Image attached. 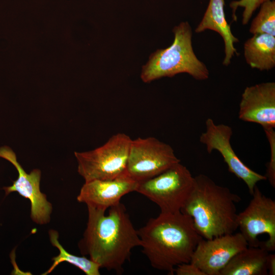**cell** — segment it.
I'll return each instance as SVG.
<instances>
[{
  "instance_id": "6da1fadb",
  "label": "cell",
  "mask_w": 275,
  "mask_h": 275,
  "mask_svg": "<svg viewBox=\"0 0 275 275\" xmlns=\"http://www.w3.org/2000/svg\"><path fill=\"white\" fill-rule=\"evenodd\" d=\"M86 229L78 247L82 255L100 268L117 273L130 257L132 249L141 246V240L125 206L121 202L106 210L87 206Z\"/></svg>"
},
{
  "instance_id": "7a4b0ae2",
  "label": "cell",
  "mask_w": 275,
  "mask_h": 275,
  "mask_svg": "<svg viewBox=\"0 0 275 275\" xmlns=\"http://www.w3.org/2000/svg\"><path fill=\"white\" fill-rule=\"evenodd\" d=\"M142 252L154 268L174 274L178 265L189 263L202 238L193 219L181 211L161 213L138 230Z\"/></svg>"
},
{
  "instance_id": "3957f363",
  "label": "cell",
  "mask_w": 275,
  "mask_h": 275,
  "mask_svg": "<svg viewBox=\"0 0 275 275\" xmlns=\"http://www.w3.org/2000/svg\"><path fill=\"white\" fill-rule=\"evenodd\" d=\"M194 179L193 190L181 212L192 218L204 239L233 234L238 229L236 204L241 198L205 174H200Z\"/></svg>"
},
{
  "instance_id": "277c9868",
  "label": "cell",
  "mask_w": 275,
  "mask_h": 275,
  "mask_svg": "<svg viewBox=\"0 0 275 275\" xmlns=\"http://www.w3.org/2000/svg\"><path fill=\"white\" fill-rule=\"evenodd\" d=\"M174 39L167 48L158 49L143 66L141 78L146 83L164 77L185 73L198 80L209 78L206 65L196 55L192 45L193 32L189 23L181 22L173 30Z\"/></svg>"
},
{
  "instance_id": "5b68a950",
  "label": "cell",
  "mask_w": 275,
  "mask_h": 275,
  "mask_svg": "<svg viewBox=\"0 0 275 275\" xmlns=\"http://www.w3.org/2000/svg\"><path fill=\"white\" fill-rule=\"evenodd\" d=\"M131 140L125 133H118L95 149L75 152L78 173L85 182L112 179L124 174Z\"/></svg>"
},
{
  "instance_id": "8992f818",
  "label": "cell",
  "mask_w": 275,
  "mask_h": 275,
  "mask_svg": "<svg viewBox=\"0 0 275 275\" xmlns=\"http://www.w3.org/2000/svg\"><path fill=\"white\" fill-rule=\"evenodd\" d=\"M194 177L177 163L160 174L138 182L135 191L155 203L161 213L181 211L194 187Z\"/></svg>"
},
{
  "instance_id": "52a82bcc",
  "label": "cell",
  "mask_w": 275,
  "mask_h": 275,
  "mask_svg": "<svg viewBox=\"0 0 275 275\" xmlns=\"http://www.w3.org/2000/svg\"><path fill=\"white\" fill-rule=\"evenodd\" d=\"M247 207L238 213L240 233L250 246L275 250V201L265 196L256 185Z\"/></svg>"
},
{
  "instance_id": "ba28073f",
  "label": "cell",
  "mask_w": 275,
  "mask_h": 275,
  "mask_svg": "<svg viewBox=\"0 0 275 275\" xmlns=\"http://www.w3.org/2000/svg\"><path fill=\"white\" fill-rule=\"evenodd\" d=\"M180 162L172 147L154 137L131 140L126 173L138 182L151 178Z\"/></svg>"
},
{
  "instance_id": "9c48e42d",
  "label": "cell",
  "mask_w": 275,
  "mask_h": 275,
  "mask_svg": "<svg viewBox=\"0 0 275 275\" xmlns=\"http://www.w3.org/2000/svg\"><path fill=\"white\" fill-rule=\"evenodd\" d=\"M205 125V131L200 136V143L205 146L209 154L213 150L218 151L227 164L229 171L241 179L252 195L257 183L267 180L265 176L251 169L237 156L230 142L233 134L230 126L224 124H217L211 118L206 120Z\"/></svg>"
},
{
  "instance_id": "30bf717a",
  "label": "cell",
  "mask_w": 275,
  "mask_h": 275,
  "mask_svg": "<svg viewBox=\"0 0 275 275\" xmlns=\"http://www.w3.org/2000/svg\"><path fill=\"white\" fill-rule=\"evenodd\" d=\"M0 157L11 163L17 170L18 176L12 185L3 187L6 196L17 192L31 202V218L39 225L48 224L52 211V204L40 188L41 172L34 169L29 174L25 172L17 160L15 152L9 147H0Z\"/></svg>"
},
{
  "instance_id": "8fae6325",
  "label": "cell",
  "mask_w": 275,
  "mask_h": 275,
  "mask_svg": "<svg viewBox=\"0 0 275 275\" xmlns=\"http://www.w3.org/2000/svg\"><path fill=\"white\" fill-rule=\"evenodd\" d=\"M248 246L246 241L240 232L210 239L202 238L197 245L190 262L205 275H219L230 260Z\"/></svg>"
},
{
  "instance_id": "7c38bea8",
  "label": "cell",
  "mask_w": 275,
  "mask_h": 275,
  "mask_svg": "<svg viewBox=\"0 0 275 275\" xmlns=\"http://www.w3.org/2000/svg\"><path fill=\"white\" fill-rule=\"evenodd\" d=\"M238 117L255 123L264 129L275 127V82H262L247 87L239 105Z\"/></svg>"
},
{
  "instance_id": "4fadbf2b",
  "label": "cell",
  "mask_w": 275,
  "mask_h": 275,
  "mask_svg": "<svg viewBox=\"0 0 275 275\" xmlns=\"http://www.w3.org/2000/svg\"><path fill=\"white\" fill-rule=\"evenodd\" d=\"M138 184L126 172L112 179L85 182L77 200L87 206L106 210L120 203L125 195L135 191Z\"/></svg>"
},
{
  "instance_id": "5bb4252c",
  "label": "cell",
  "mask_w": 275,
  "mask_h": 275,
  "mask_svg": "<svg viewBox=\"0 0 275 275\" xmlns=\"http://www.w3.org/2000/svg\"><path fill=\"white\" fill-rule=\"evenodd\" d=\"M224 5V0H210L203 17L195 31L197 33H200L210 30L221 36L225 47L223 64L227 66L231 63L232 58L238 54L234 44L238 42L239 40L232 34L226 20Z\"/></svg>"
},
{
  "instance_id": "9a60e30c",
  "label": "cell",
  "mask_w": 275,
  "mask_h": 275,
  "mask_svg": "<svg viewBox=\"0 0 275 275\" xmlns=\"http://www.w3.org/2000/svg\"><path fill=\"white\" fill-rule=\"evenodd\" d=\"M269 252L262 246H248L236 254L219 275H267Z\"/></svg>"
},
{
  "instance_id": "2e32d148",
  "label": "cell",
  "mask_w": 275,
  "mask_h": 275,
  "mask_svg": "<svg viewBox=\"0 0 275 275\" xmlns=\"http://www.w3.org/2000/svg\"><path fill=\"white\" fill-rule=\"evenodd\" d=\"M243 54L246 63L253 69L268 71L275 67V36L257 34L244 43Z\"/></svg>"
},
{
  "instance_id": "e0dca14e",
  "label": "cell",
  "mask_w": 275,
  "mask_h": 275,
  "mask_svg": "<svg viewBox=\"0 0 275 275\" xmlns=\"http://www.w3.org/2000/svg\"><path fill=\"white\" fill-rule=\"evenodd\" d=\"M48 234L51 244L58 248L59 254L52 258V264L42 274L47 275L51 273L60 263L63 262H68L76 266L87 275L100 274L99 270L101 268L98 264L84 256H77L66 251L58 240L59 233L56 230L51 229L49 231Z\"/></svg>"
},
{
  "instance_id": "ac0fdd59",
  "label": "cell",
  "mask_w": 275,
  "mask_h": 275,
  "mask_svg": "<svg viewBox=\"0 0 275 275\" xmlns=\"http://www.w3.org/2000/svg\"><path fill=\"white\" fill-rule=\"evenodd\" d=\"M249 29L253 35L267 34L275 36V2L268 0L261 6Z\"/></svg>"
},
{
  "instance_id": "d6986e66",
  "label": "cell",
  "mask_w": 275,
  "mask_h": 275,
  "mask_svg": "<svg viewBox=\"0 0 275 275\" xmlns=\"http://www.w3.org/2000/svg\"><path fill=\"white\" fill-rule=\"evenodd\" d=\"M268 0H238L234 1L230 4L232 9L233 18L236 20L235 13L239 7L243 8L242 23L247 24L256 10L263 3Z\"/></svg>"
},
{
  "instance_id": "ffe728a7",
  "label": "cell",
  "mask_w": 275,
  "mask_h": 275,
  "mask_svg": "<svg viewBox=\"0 0 275 275\" xmlns=\"http://www.w3.org/2000/svg\"><path fill=\"white\" fill-rule=\"evenodd\" d=\"M270 148V158L265 175L273 187H275V132L274 128L264 129Z\"/></svg>"
},
{
  "instance_id": "44dd1931",
  "label": "cell",
  "mask_w": 275,
  "mask_h": 275,
  "mask_svg": "<svg viewBox=\"0 0 275 275\" xmlns=\"http://www.w3.org/2000/svg\"><path fill=\"white\" fill-rule=\"evenodd\" d=\"M174 273L177 275H205L199 268L190 262L182 263L176 266Z\"/></svg>"
},
{
  "instance_id": "7402d4cb",
  "label": "cell",
  "mask_w": 275,
  "mask_h": 275,
  "mask_svg": "<svg viewBox=\"0 0 275 275\" xmlns=\"http://www.w3.org/2000/svg\"><path fill=\"white\" fill-rule=\"evenodd\" d=\"M268 274H275V255L269 253L267 259Z\"/></svg>"
}]
</instances>
